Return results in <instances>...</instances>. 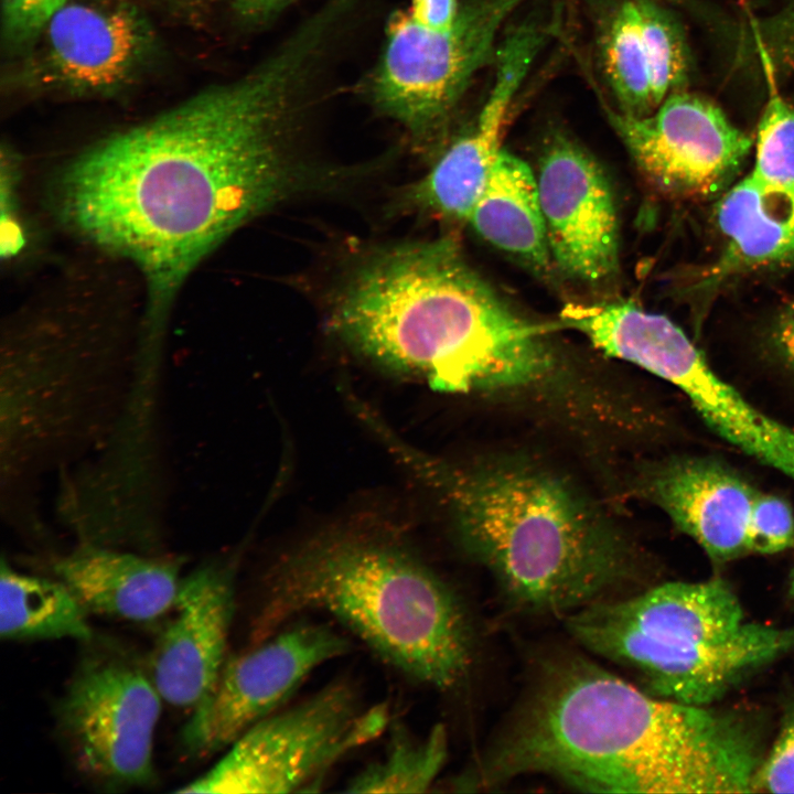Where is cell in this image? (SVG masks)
Listing matches in <instances>:
<instances>
[{"mask_svg": "<svg viewBox=\"0 0 794 794\" xmlns=\"http://www.w3.org/2000/svg\"><path fill=\"white\" fill-rule=\"evenodd\" d=\"M460 6L458 0H410L407 11L418 24L430 30L444 31L453 25Z\"/></svg>", "mask_w": 794, "mask_h": 794, "instance_id": "obj_30", "label": "cell"}, {"mask_svg": "<svg viewBox=\"0 0 794 794\" xmlns=\"http://www.w3.org/2000/svg\"><path fill=\"white\" fill-rule=\"evenodd\" d=\"M331 326L367 358L439 391L532 393L565 379L552 326L513 309L450 238L368 259L340 290Z\"/></svg>", "mask_w": 794, "mask_h": 794, "instance_id": "obj_3", "label": "cell"}, {"mask_svg": "<svg viewBox=\"0 0 794 794\" xmlns=\"http://www.w3.org/2000/svg\"><path fill=\"white\" fill-rule=\"evenodd\" d=\"M556 23L527 20L496 49L495 78L472 128L411 189L412 201L434 214L468 221L500 153L513 100Z\"/></svg>", "mask_w": 794, "mask_h": 794, "instance_id": "obj_14", "label": "cell"}, {"mask_svg": "<svg viewBox=\"0 0 794 794\" xmlns=\"http://www.w3.org/2000/svg\"><path fill=\"white\" fill-rule=\"evenodd\" d=\"M774 336L781 356L794 372V305L781 316Z\"/></svg>", "mask_w": 794, "mask_h": 794, "instance_id": "obj_32", "label": "cell"}, {"mask_svg": "<svg viewBox=\"0 0 794 794\" xmlns=\"http://www.w3.org/2000/svg\"><path fill=\"white\" fill-rule=\"evenodd\" d=\"M794 793V707L786 711L753 782V792Z\"/></svg>", "mask_w": 794, "mask_h": 794, "instance_id": "obj_27", "label": "cell"}, {"mask_svg": "<svg viewBox=\"0 0 794 794\" xmlns=\"http://www.w3.org/2000/svg\"><path fill=\"white\" fill-rule=\"evenodd\" d=\"M388 707L362 711L355 688L334 682L261 719L223 758L176 793H291L316 786L340 759L377 738Z\"/></svg>", "mask_w": 794, "mask_h": 794, "instance_id": "obj_8", "label": "cell"}, {"mask_svg": "<svg viewBox=\"0 0 794 794\" xmlns=\"http://www.w3.org/2000/svg\"><path fill=\"white\" fill-rule=\"evenodd\" d=\"M486 242L544 271L551 264L537 179L518 157L500 151L469 219Z\"/></svg>", "mask_w": 794, "mask_h": 794, "instance_id": "obj_20", "label": "cell"}, {"mask_svg": "<svg viewBox=\"0 0 794 794\" xmlns=\"http://www.w3.org/2000/svg\"><path fill=\"white\" fill-rule=\"evenodd\" d=\"M602 63L620 112L639 117L655 109L635 0L614 11L602 39Z\"/></svg>", "mask_w": 794, "mask_h": 794, "instance_id": "obj_23", "label": "cell"}, {"mask_svg": "<svg viewBox=\"0 0 794 794\" xmlns=\"http://www.w3.org/2000/svg\"><path fill=\"white\" fill-rule=\"evenodd\" d=\"M566 621L576 641L632 672L646 693L693 706H713L794 650V626L748 620L720 578L665 582Z\"/></svg>", "mask_w": 794, "mask_h": 794, "instance_id": "obj_6", "label": "cell"}, {"mask_svg": "<svg viewBox=\"0 0 794 794\" xmlns=\"http://www.w3.org/2000/svg\"><path fill=\"white\" fill-rule=\"evenodd\" d=\"M322 44L302 26L245 77L97 142L57 176L61 221L142 273L144 342L162 344L181 286L213 249L310 185L291 141Z\"/></svg>", "mask_w": 794, "mask_h": 794, "instance_id": "obj_1", "label": "cell"}, {"mask_svg": "<svg viewBox=\"0 0 794 794\" xmlns=\"http://www.w3.org/2000/svg\"><path fill=\"white\" fill-rule=\"evenodd\" d=\"M716 221L727 242L718 273L794 260V182H770L751 172L725 191Z\"/></svg>", "mask_w": 794, "mask_h": 794, "instance_id": "obj_19", "label": "cell"}, {"mask_svg": "<svg viewBox=\"0 0 794 794\" xmlns=\"http://www.w3.org/2000/svg\"><path fill=\"white\" fill-rule=\"evenodd\" d=\"M645 494L716 564L750 554L749 518L757 490L723 462L669 459L650 469Z\"/></svg>", "mask_w": 794, "mask_h": 794, "instance_id": "obj_16", "label": "cell"}, {"mask_svg": "<svg viewBox=\"0 0 794 794\" xmlns=\"http://www.w3.org/2000/svg\"><path fill=\"white\" fill-rule=\"evenodd\" d=\"M0 366V485L10 517L42 474L94 453L121 411L132 366L115 336L52 323L15 325Z\"/></svg>", "mask_w": 794, "mask_h": 794, "instance_id": "obj_7", "label": "cell"}, {"mask_svg": "<svg viewBox=\"0 0 794 794\" xmlns=\"http://www.w3.org/2000/svg\"><path fill=\"white\" fill-rule=\"evenodd\" d=\"M351 650L350 640L328 624L298 622L227 657L213 690L182 730L185 750L204 758L228 748L277 711L314 669Z\"/></svg>", "mask_w": 794, "mask_h": 794, "instance_id": "obj_11", "label": "cell"}, {"mask_svg": "<svg viewBox=\"0 0 794 794\" xmlns=\"http://www.w3.org/2000/svg\"><path fill=\"white\" fill-rule=\"evenodd\" d=\"M293 0H229V3L239 18L251 23H262L276 17Z\"/></svg>", "mask_w": 794, "mask_h": 794, "instance_id": "obj_31", "label": "cell"}, {"mask_svg": "<svg viewBox=\"0 0 794 794\" xmlns=\"http://www.w3.org/2000/svg\"><path fill=\"white\" fill-rule=\"evenodd\" d=\"M750 554L772 555L794 546V514L790 504L773 494L759 493L748 527Z\"/></svg>", "mask_w": 794, "mask_h": 794, "instance_id": "obj_26", "label": "cell"}, {"mask_svg": "<svg viewBox=\"0 0 794 794\" xmlns=\"http://www.w3.org/2000/svg\"><path fill=\"white\" fill-rule=\"evenodd\" d=\"M312 611L332 615L425 686L450 691L471 669L474 635L462 600L396 539L340 532L288 552L265 578L251 644Z\"/></svg>", "mask_w": 794, "mask_h": 794, "instance_id": "obj_5", "label": "cell"}, {"mask_svg": "<svg viewBox=\"0 0 794 794\" xmlns=\"http://www.w3.org/2000/svg\"><path fill=\"white\" fill-rule=\"evenodd\" d=\"M44 30L50 74L57 83L76 90L98 92L117 86L130 74L146 45L140 21L121 9L67 1Z\"/></svg>", "mask_w": 794, "mask_h": 794, "instance_id": "obj_18", "label": "cell"}, {"mask_svg": "<svg viewBox=\"0 0 794 794\" xmlns=\"http://www.w3.org/2000/svg\"><path fill=\"white\" fill-rule=\"evenodd\" d=\"M66 2L67 0H2L9 39L21 43L35 37Z\"/></svg>", "mask_w": 794, "mask_h": 794, "instance_id": "obj_28", "label": "cell"}, {"mask_svg": "<svg viewBox=\"0 0 794 794\" xmlns=\"http://www.w3.org/2000/svg\"><path fill=\"white\" fill-rule=\"evenodd\" d=\"M88 612L60 579L21 572L2 557L0 635L7 641L94 637Z\"/></svg>", "mask_w": 794, "mask_h": 794, "instance_id": "obj_21", "label": "cell"}, {"mask_svg": "<svg viewBox=\"0 0 794 794\" xmlns=\"http://www.w3.org/2000/svg\"><path fill=\"white\" fill-rule=\"evenodd\" d=\"M551 258L587 283L619 271L615 202L599 163L579 144L556 136L543 151L536 176Z\"/></svg>", "mask_w": 794, "mask_h": 794, "instance_id": "obj_13", "label": "cell"}, {"mask_svg": "<svg viewBox=\"0 0 794 794\" xmlns=\"http://www.w3.org/2000/svg\"><path fill=\"white\" fill-rule=\"evenodd\" d=\"M526 0H466L453 25L434 31L406 11L390 15L373 75L375 106L419 138L449 122L476 73L494 62L497 34Z\"/></svg>", "mask_w": 794, "mask_h": 794, "instance_id": "obj_10", "label": "cell"}, {"mask_svg": "<svg viewBox=\"0 0 794 794\" xmlns=\"http://www.w3.org/2000/svg\"><path fill=\"white\" fill-rule=\"evenodd\" d=\"M790 592H791L792 597L794 598V570H793V572H792V575H791Z\"/></svg>", "mask_w": 794, "mask_h": 794, "instance_id": "obj_33", "label": "cell"}, {"mask_svg": "<svg viewBox=\"0 0 794 794\" xmlns=\"http://www.w3.org/2000/svg\"><path fill=\"white\" fill-rule=\"evenodd\" d=\"M448 757V734L436 725L423 737L395 722L384 754L355 774L346 793H422L440 774Z\"/></svg>", "mask_w": 794, "mask_h": 794, "instance_id": "obj_22", "label": "cell"}, {"mask_svg": "<svg viewBox=\"0 0 794 794\" xmlns=\"http://www.w3.org/2000/svg\"><path fill=\"white\" fill-rule=\"evenodd\" d=\"M56 706L58 733L88 782L119 791L150 784L162 697L148 666L122 647L87 642Z\"/></svg>", "mask_w": 794, "mask_h": 794, "instance_id": "obj_9", "label": "cell"}, {"mask_svg": "<svg viewBox=\"0 0 794 794\" xmlns=\"http://www.w3.org/2000/svg\"><path fill=\"white\" fill-rule=\"evenodd\" d=\"M182 559L88 543L51 561L86 611L147 622L170 612L182 579Z\"/></svg>", "mask_w": 794, "mask_h": 794, "instance_id": "obj_17", "label": "cell"}, {"mask_svg": "<svg viewBox=\"0 0 794 794\" xmlns=\"http://www.w3.org/2000/svg\"><path fill=\"white\" fill-rule=\"evenodd\" d=\"M763 725L741 710L646 693L572 654L548 659L464 790L540 774L586 792H753Z\"/></svg>", "mask_w": 794, "mask_h": 794, "instance_id": "obj_2", "label": "cell"}, {"mask_svg": "<svg viewBox=\"0 0 794 794\" xmlns=\"http://www.w3.org/2000/svg\"><path fill=\"white\" fill-rule=\"evenodd\" d=\"M383 440L440 494L462 546L518 609L566 618L637 580L634 549L564 478L519 459L454 465Z\"/></svg>", "mask_w": 794, "mask_h": 794, "instance_id": "obj_4", "label": "cell"}, {"mask_svg": "<svg viewBox=\"0 0 794 794\" xmlns=\"http://www.w3.org/2000/svg\"><path fill=\"white\" fill-rule=\"evenodd\" d=\"M608 116L645 180L678 200H707L727 190L753 142L712 101L682 90L647 115Z\"/></svg>", "mask_w": 794, "mask_h": 794, "instance_id": "obj_12", "label": "cell"}, {"mask_svg": "<svg viewBox=\"0 0 794 794\" xmlns=\"http://www.w3.org/2000/svg\"><path fill=\"white\" fill-rule=\"evenodd\" d=\"M170 612L148 668L164 701L192 711L211 694L227 659L234 564L210 560L182 577Z\"/></svg>", "mask_w": 794, "mask_h": 794, "instance_id": "obj_15", "label": "cell"}, {"mask_svg": "<svg viewBox=\"0 0 794 794\" xmlns=\"http://www.w3.org/2000/svg\"><path fill=\"white\" fill-rule=\"evenodd\" d=\"M758 51L769 96L758 125L752 173L770 182H794V106L779 90L768 54Z\"/></svg>", "mask_w": 794, "mask_h": 794, "instance_id": "obj_24", "label": "cell"}, {"mask_svg": "<svg viewBox=\"0 0 794 794\" xmlns=\"http://www.w3.org/2000/svg\"><path fill=\"white\" fill-rule=\"evenodd\" d=\"M641 17L652 98L655 108L685 83L687 51L679 26L653 0H635Z\"/></svg>", "mask_w": 794, "mask_h": 794, "instance_id": "obj_25", "label": "cell"}, {"mask_svg": "<svg viewBox=\"0 0 794 794\" xmlns=\"http://www.w3.org/2000/svg\"><path fill=\"white\" fill-rule=\"evenodd\" d=\"M765 31L776 57L794 68V0H786L785 6L765 21Z\"/></svg>", "mask_w": 794, "mask_h": 794, "instance_id": "obj_29", "label": "cell"}]
</instances>
